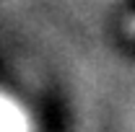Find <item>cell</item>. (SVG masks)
<instances>
[{
  "label": "cell",
  "mask_w": 135,
  "mask_h": 132,
  "mask_svg": "<svg viewBox=\"0 0 135 132\" xmlns=\"http://www.w3.org/2000/svg\"><path fill=\"white\" fill-rule=\"evenodd\" d=\"M0 132H29V119L13 99L0 93Z\"/></svg>",
  "instance_id": "6da1fadb"
}]
</instances>
